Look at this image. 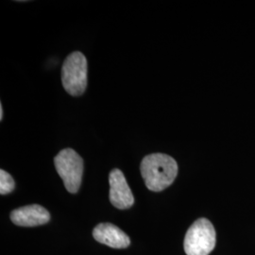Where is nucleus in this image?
I'll list each match as a JSON object with an SVG mask.
<instances>
[{"mask_svg":"<svg viewBox=\"0 0 255 255\" xmlns=\"http://www.w3.org/2000/svg\"><path fill=\"white\" fill-rule=\"evenodd\" d=\"M140 170L146 188L163 191L172 184L178 175V164L169 155L153 153L142 160Z\"/></svg>","mask_w":255,"mask_h":255,"instance_id":"obj_1","label":"nucleus"},{"mask_svg":"<svg viewBox=\"0 0 255 255\" xmlns=\"http://www.w3.org/2000/svg\"><path fill=\"white\" fill-rule=\"evenodd\" d=\"M217 234L207 219L196 220L184 237V252L187 255H209L216 247Z\"/></svg>","mask_w":255,"mask_h":255,"instance_id":"obj_2","label":"nucleus"},{"mask_svg":"<svg viewBox=\"0 0 255 255\" xmlns=\"http://www.w3.org/2000/svg\"><path fill=\"white\" fill-rule=\"evenodd\" d=\"M64 90L74 97L82 96L87 86V60L82 52L67 56L62 67Z\"/></svg>","mask_w":255,"mask_h":255,"instance_id":"obj_3","label":"nucleus"},{"mask_svg":"<svg viewBox=\"0 0 255 255\" xmlns=\"http://www.w3.org/2000/svg\"><path fill=\"white\" fill-rule=\"evenodd\" d=\"M54 164L66 190L72 194L79 191L83 173L82 157L72 148H64L55 156Z\"/></svg>","mask_w":255,"mask_h":255,"instance_id":"obj_4","label":"nucleus"},{"mask_svg":"<svg viewBox=\"0 0 255 255\" xmlns=\"http://www.w3.org/2000/svg\"><path fill=\"white\" fill-rule=\"evenodd\" d=\"M111 203L118 209H128L134 203V198L127 180L119 169H113L109 175Z\"/></svg>","mask_w":255,"mask_h":255,"instance_id":"obj_5","label":"nucleus"},{"mask_svg":"<svg viewBox=\"0 0 255 255\" xmlns=\"http://www.w3.org/2000/svg\"><path fill=\"white\" fill-rule=\"evenodd\" d=\"M10 219L17 226L35 227L47 223L50 215L43 206L32 204L13 210L10 213Z\"/></svg>","mask_w":255,"mask_h":255,"instance_id":"obj_6","label":"nucleus"},{"mask_svg":"<svg viewBox=\"0 0 255 255\" xmlns=\"http://www.w3.org/2000/svg\"><path fill=\"white\" fill-rule=\"evenodd\" d=\"M94 238L104 245L114 249H125L130 244L129 237L111 223H101L93 231Z\"/></svg>","mask_w":255,"mask_h":255,"instance_id":"obj_7","label":"nucleus"},{"mask_svg":"<svg viewBox=\"0 0 255 255\" xmlns=\"http://www.w3.org/2000/svg\"><path fill=\"white\" fill-rule=\"evenodd\" d=\"M15 186L12 177L5 170H0V194L7 195L13 191Z\"/></svg>","mask_w":255,"mask_h":255,"instance_id":"obj_8","label":"nucleus"},{"mask_svg":"<svg viewBox=\"0 0 255 255\" xmlns=\"http://www.w3.org/2000/svg\"><path fill=\"white\" fill-rule=\"evenodd\" d=\"M3 119V107L2 105H0V120Z\"/></svg>","mask_w":255,"mask_h":255,"instance_id":"obj_9","label":"nucleus"}]
</instances>
